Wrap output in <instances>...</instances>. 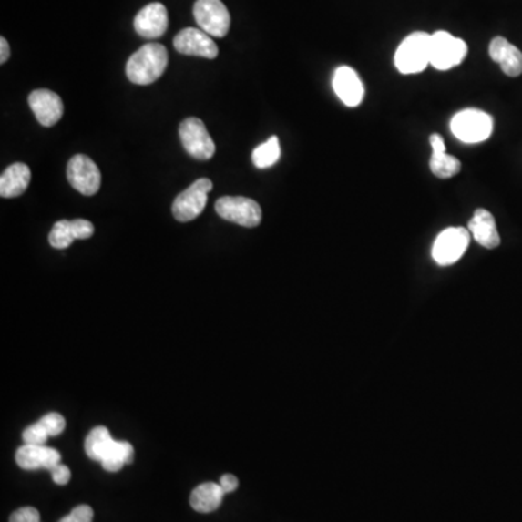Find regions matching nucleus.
<instances>
[{
	"instance_id": "nucleus-1",
	"label": "nucleus",
	"mask_w": 522,
	"mask_h": 522,
	"mask_svg": "<svg viewBox=\"0 0 522 522\" xmlns=\"http://www.w3.org/2000/svg\"><path fill=\"white\" fill-rule=\"evenodd\" d=\"M169 54L161 44L149 43L132 54L127 63V77L134 85H151L168 68Z\"/></svg>"
},
{
	"instance_id": "nucleus-2",
	"label": "nucleus",
	"mask_w": 522,
	"mask_h": 522,
	"mask_svg": "<svg viewBox=\"0 0 522 522\" xmlns=\"http://www.w3.org/2000/svg\"><path fill=\"white\" fill-rule=\"evenodd\" d=\"M431 34L414 33L406 36L394 54V66L402 75H416L430 66Z\"/></svg>"
},
{
	"instance_id": "nucleus-3",
	"label": "nucleus",
	"mask_w": 522,
	"mask_h": 522,
	"mask_svg": "<svg viewBox=\"0 0 522 522\" xmlns=\"http://www.w3.org/2000/svg\"><path fill=\"white\" fill-rule=\"evenodd\" d=\"M494 119L489 114L479 109H465L452 119V132L455 138L466 144L484 142L492 136Z\"/></svg>"
},
{
	"instance_id": "nucleus-4",
	"label": "nucleus",
	"mask_w": 522,
	"mask_h": 522,
	"mask_svg": "<svg viewBox=\"0 0 522 522\" xmlns=\"http://www.w3.org/2000/svg\"><path fill=\"white\" fill-rule=\"evenodd\" d=\"M467 56V44L455 38L447 31L431 34L430 65L437 70L445 71L462 65Z\"/></svg>"
},
{
	"instance_id": "nucleus-5",
	"label": "nucleus",
	"mask_w": 522,
	"mask_h": 522,
	"mask_svg": "<svg viewBox=\"0 0 522 522\" xmlns=\"http://www.w3.org/2000/svg\"><path fill=\"white\" fill-rule=\"evenodd\" d=\"M181 144L193 159L207 161L215 154V142L200 118H188L179 127Z\"/></svg>"
},
{
	"instance_id": "nucleus-6",
	"label": "nucleus",
	"mask_w": 522,
	"mask_h": 522,
	"mask_svg": "<svg viewBox=\"0 0 522 522\" xmlns=\"http://www.w3.org/2000/svg\"><path fill=\"white\" fill-rule=\"evenodd\" d=\"M193 16L208 36L224 38L231 26V16L220 0H196Z\"/></svg>"
},
{
	"instance_id": "nucleus-7",
	"label": "nucleus",
	"mask_w": 522,
	"mask_h": 522,
	"mask_svg": "<svg viewBox=\"0 0 522 522\" xmlns=\"http://www.w3.org/2000/svg\"><path fill=\"white\" fill-rule=\"evenodd\" d=\"M215 210L220 218L245 228L257 227L263 218L259 203L242 196H224L217 200Z\"/></svg>"
},
{
	"instance_id": "nucleus-8",
	"label": "nucleus",
	"mask_w": 522,
	"mask_h": 522,
	"mask_svg": "<svg viewBox=\"0 0 522 522\" xmlns=\"http://www.w3.org/2000/svg\"><path fill=\"white\" fill-rule=\"evenodd\" d=\"M213 185L210 179H200L190 188L174 200L173 215L179 222H190L196 220L207 207L208 195L212 190Z\"/></svg>"
},
{
	"instance_id": "nucleus-9",
	"label": "nucleus",
	"mask_w": 522,
	"mask_h": 522,
	"mask_svg": "<svg viewBox=\"0 0 522 522\" xmlns=\"http://www.w3.org/2000/svg\"><path fill=\"white\" fill-rule=\"evenodd\" d=\"M470 231L466 228H447L438 235L433 245V259L440 266H450L462 259L469 247Z\"/></svg>"
},
{
	"instance_id": "nucleus-10",
	"label": "nucleus",
	"mask_w": 522,
	"mask_h": 522,
	"mask_svg": "<svg viewBox=\"0 0 522 522\" xmlns=\"http://www.w3.org/2000/svg\"><path fill=\"white\" fill-rule=\"evenodd\" d=\"M67 179L71 188L85 196L97 195L102 183L99 168L85 154L71 157L67 166Z\"/></svg>"
},
{
	"instance_id": "nucleus-11",
	"label": "nucleus",
	"mask_w": 522,
	"mask_h": 522,
	"mask_svg": "<svg viewBox=\"0 0 522 522\" xmlns=\"http://www.w3.org/2000/svg\"><path fill=\"white\" fill-rule=\"evenodd\" d=\"M174 48L183 56H196V57H218V46L212 36H208L202 29L186 28L176 36L173 41Z\"/></svg>"
},
{
	"instance_id": "nucleus-12",
	"label": "nucleus",
	"mask_w": 522,
	"mask_h": 522,
	"mask_svg": "<svg viewBox=\"0 0 522 522\" xmlns=\"http://www.w3.org/2000/svg\"><path fill=\"white\" fill-rule=\"evenodd\" d=\"M29 107L33 109L36 121L43 127H53L65 114V104L57 93L51 90H34L28 97Z\"/></svg>"
},
{
	"instance_id": "nucleus-13",
	"label": "nucleus",
	"mask_w": 522,
	"mask_h": 522,
	"mask_svg": "<svg viewBox=\"0 0 522 522\" xmlns=\"http://www.w3.org/2000/svg\"><path fill=\"white\" fill-rule=\"evenodd\" d=\"M335 95L348 107H359L364 99V86L354 68L342 66L335 70L333 77Z\"/></svg>"
},
{
	"instance_id": "nucleus-14",
	"label": "nucleus",
	"mask_w": 522,
	"mask_h": 522,
	"mask_svg": "<svg viewBox=\"0 0 522 522\" xmlns=\"http://www.w3.org/2000/svg\"><path fill=\"white\" fill-rule=\"evenodd\" d=\"M134 28L137 34L144 38H160L169 28L168 9L159 2L147 5L134 19Z\"/></svg>"
},
{
	"instance_id": "nucleus-15",
	"label": "nucleus",
	"mask_w": 522,
	"mask_h": 522,
	"mask_svg": "<svg viewBox=\"0 0 522 522\" xmlns=\"http://www.w3.org/2000/svg\"><path fill=\"white\" fill-rule=\"evenodd\" d=\"M16 463L26 470H53L60 465L61 455L56 448L46 445H24L16 452Z\"/></svg>"
},
{
	"instance_id": "nucleus-16",
	"label": "nucleus",
	"mask_w": 522,
	"mask_h": 522,
	"mask_svg": "<svg viewBox=\"0 0 522 522\" xmlns=\"http://www.w3.org/2000/svg\"><path fill=\"white\" fill-rule=\"evenodd\" d=\"M489 56L501 66L502 71L509 77L522 75V53L504 36H496L490 41Z\"/></svg>"
},
{
	"instance_id": "nucleus-17",
	"label": "nucleus",
	"mask_w": 522,
	"mask_h": 522,
	"mask_svg": "<svg viewBox=\"0 0 522 522\" xmlns=\"http://www.w3.org/2000/svg\"><path fill=\"white\" fill-rule=\"evenodd\" d=\"M431 154L430 169L438 179L455 178L462 170V163L455 156L445 153V144L443 137L433 134L430 137Z\"/></svg>"
},
{
	"instance_id": "nucleus-18",
	"label": "nucleus",
	"mask_w": 522,
	"mask_h": 522,
	"mask_svg": "<svg viewBox=\"0 0 522 522\" xmlns=\"http://www.w3.org/2000/svg\"><path fill=\"white\" fill-rule=\"evenodd\" d=\"M469 231L477 244L485 249H496L501 244V237L497 232L496 222L489 210H477L469 222Z\"/></svg>"
},
{
	"instance_id": "nucleus-19",
	"label": "nucleus",
	"mask_w": 522,
	"mask_h": 522,
	"mask_svg": "<svg viewBox=\"0 0 522 522\" xmlns=\"http://www.w3.org/2000/svg\"><path fill=\"white\" fill-rule=\"evenodd\" d=\"M31 183V170L24 163H15L0 176V196L18 198L24 195Z\"/></svg>"
},
{
	"instance_id": "nucleus-20",
	"label": "nucleus",
	"mask_w": 522,
	"mask_h": 522,
	"mask_svg": "<svg viewBox=\"0 0 522 522\" xmlns=\"http://www.w3.org/2000/svg\"><path fill=\"white\" fill-rule=\"evenodd\" d=\"M224 495L225 492L220 485L208 482V484L200 485L193 490L192 495H190V505L195 511L208 514V512L217 511L220 508Z\"/></svg>"
},
{
	"instance_id": "nucleus-21",
	"label": "nucleus",
	"mask_w": 522,
	"mask_h": 522,
	"mask_svg": "<svg viewBox=\"0 0 522 522\" xmlns=\"http://www.w3.org/2000/svg\"><path fill=\"white\" fill-rule=\"evenodd\" d=\"M117 441L110 437L109 431L105 426H97L90 431L89 435L86 437L85 450L87 457L92 458L93 462H104L105 458L110 455Z\"/></svg>"
},
{
	"instance_id": "nucleus-22",
	"label": "nucleus",
	"mask_w": 522,
	"mask_h": 522,
	"mask_svg": "<svg viewBox=\"0 0 522 522\" xmlns=\"http://www.w3.org/2000/svg\"><path fill=\"white\" fill-rule=\"evenodd\" d=\"M279 159H281V144H279L278 137L274 136L267 139L264 144L256 147L251 156L252 164L257 169L271 168L278 163Z\"/></svg>"
},
{
	"instance_id": "nucleus-23",
	"label": "nucleus",
	"mask_w": 522,
	"mask_h": 522,
	"mask_svg": "<svg viewBox=\"0 0 522 522\" xmlns=\"http://www.w3.org/2000/svg\"><path fill=\"white\" fill-rule=\"evenodd\" d=\"M134 460V447L128 441H117L110 455L102 462L107 472H119L125 465Z\"/></svg>"
},
{
	"instance_id": "nucleus-24",
	"label": "nucleus",
	"mask_w": 522,
	"mask_h": 522,
	"mask_svg": "<svg viewBox=\"0 0 522 522\" xmlns=\"http://www.w3.org/2000/svg\"><path fill=\"white\" fill-rule=\"evenodd\" d=\"M48 240H50L51 247L54 249L65 250L70 247L71 242L76 240L73 230H71V220H61L56 222Z\"/></svg>"
},
{
	"instance_id": "nucleus-25",
	"label": "nucleus",
	"mask_w": 522,
	"mask_h": 522,
	"mask_svg": "<svg viewBox=\"0 0 522 522\" xmlns=\"http://www.w3.org/2000/svg\"><path fill=\"white\" fill-rule=\"evenodd\" d=\"M39 424L46 428L50 437H57L66 428L65 418L57 413L46 414V416L39 419Z\"/></svg>"
},
{
	"instance_id": "nucleus-26",
	"label": "nucleus",
	"mask_w": 522,
	"mask_h": 522,
	"mask_svg": "<svg viewBox=\"0 0 522 522\" xmlns=\"http://www.w3.org/2000/svg\"><path fill=\"white\" fill-rule=\"evenodd\" d=\"M22 438L26 441V445H46V440L50 438V435H48L46 428H44L38 421V423L29 425L28 428L24 431Z\"/></svg>"
},
{
	"instance_id": "nucleus-27",
	"label": "nucleus",
	"mask_w": 522,
	"mask_h": 522,
	"mask_svg": "<svg viewBox=\"0 0 522 522\" xmlns=\"http://www.w3.org/2000/svg\"><path fill=\"white\" fill-rule=\"evenodd\" d=\"M93 521V509L89 505H78L73 511L68 514L65 518L60 519V522H92Z\"/></svg>"
},
{
	"instance_id": "nucleus-28",
	"label": "nucleus",
	"mask_w": 522,
	"mask_h": 522,
	"mask_svg": "<svg viewBox=\"0 0 522 522\" xmlns=\"http://www.w3.org/2000/svg\"><path fill=\"white\" fill-rule=\"evenodd\" d=\"M71 230H73V234H75L76 240L90 239L93 232H95V227H93L92 222L86 220H71Z\"/></svg>"
},
{
	"instance_id": "nucleus-29",
	"label": "nucleus",
	"mask_w": 522,
	"mask_h": 522,
	"mask_svg": "<svg viewBox=\"0 0 522 522\" xmlns=\"http://www.w3.org/2000/svg\"><path fill=\"white\" fill-rule=\"evenodd\" d=\"M9 522H41L39 512L33 507L18 509L12 514Z\"/></svg>"
},
{
	"instance_id": "nucleus-30",
	"label": "nucleus",
	"mask_w": 522,
	"mask_h": 522,
	"mask_svg": "<svg viewBox=\"0 0 522 522\" xmlns=\"http://www.w3.org/2000/svg\"><path fill=\"white\" fill-rule=\"evenodd\" d=\"M51 476H53L54 484L60 485V486H65L70 482L71 473L67 466L58 465L51 470Z\"/></svg>"
},
{
	"instance_id": "nucleus-31",
	"label": "nucleus",
	"mask_w": 522,
	"mask_h": 522,
	"mask_svg": "<svg viewBox=\"0 0 522 522\" xmlns=\"http://www.w3.org/2000/svg\"><path fill=\"white\" fill-rule=\"evenodd\" d=\"M220 485L225 494H231L239 487V479L234 475H224V476L220 477Z\"/></svg>"
},
{
	"instance_id": "nucleus-32",
	"label": "nucleus",
	"mask_w": 522,
	"mask_h": 522,
	"mask_svg": "<svg viewBox=\"0 0 522 522\" xmlns=\"http://www.w3.org/2000/svg\"><path fill=\"white\" fill-rule=\"evenodd\" d=\"M9 56H11V48H9V43H7L6 38H0V63L5 65L7 60H9Z\"/></svg>"
}]
</instances>
